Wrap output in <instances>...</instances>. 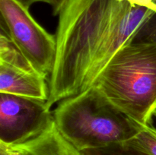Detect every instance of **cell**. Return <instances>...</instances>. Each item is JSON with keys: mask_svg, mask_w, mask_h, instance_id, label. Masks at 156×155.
Segmentation results:
<instances>
[{"mask_svg": "<svg viewBox=\"0 0 156 155\" xmlns=\"http://www.w3.org/2000/svg\"><path fill=\"white\" fill-rule=\"evenodd\" d=\"M156 12L119 0H66L59 11L49 109L94 86L116 53Z\"/></svg>", "mask_w": 156, "mask_h": 155, "instance_id": "cell-1", "label": "cell"}, {"mask_svg": "<svg viewBox=\"0 0 156 155\" xmlns=\"http://www.w3.org/2000/svg\"><path fill=\"white\" fill-rule=\"evenodd\" d=\"M94 87L137 124L152 125L156 105V43L133 41L122 47Z\"/></svg>", "mask_w": 156, "mask_h": 155, "instance_id": "cell-2", "label": "cell"}, {"mask_svg": "<svg viewBox=\"0 0 156 155\" xmlns=\"http://www.w3.org/2000/svg\"><path fill=\"white\" fill-rule=\"evenodd\" d=\"M53 115L62 136L80 151L126 142L140 126L94 86L59 101Z\"/></svg>", "mask_w": 156, "mask_h": 155, "instance_id": "cell-3", "label": "cell"}, {"mask_svg": "<svg viewBox=\"0 0 156 155\" xmlns=\"http://www.w3.org/2000/svg\"><path fill=\"white\" fill-rule=\"evenodd\" d=\"M0 13L2 26H5L10 37L35 69L46 78L50 75L56 59V36L16 0H0Z\"/></svg>", "mask_w": 156, "mask_h": 155, "instance_id": "cell-4", "label": "cell"}, {"mask_svg": "<svg viewBox=\"0 0 156 155\" xmlns=\"http://www.w3.org/2000/svg\"><path fill=\"white\" fill-rule=\"evenodd\" d=\"M53 115L47 101L0 94V143H23L45 130Z\"/></svg>", "mask_w": 156, "mask_h": 155, "instance_id": "cell-5", "label": "cell"}, {"mask_svg": "<svg viewBox=\"0 0 156 155\" xmlns=\"http://www.w3.org/2000/svg\"><path fill=\"white\" fill-rule=\"evenodd\" d=\"M47 78L0 63V94H7L47 101Z\"/></svg>", "mask_w": 156, "mask_h": 155, "instance_id": "cell-6", "label": "cell"}, {"mask_svg": "<svg viewBox=\"0 0 156 155\" xmlns=\"http://www.w3.org/2000/svg\"><path fill=\"white\" fill-rule=\"evenodd\" d=\"M8 147L21 155H83L82 151L78 150L62 136L54 119L37 136L23 143Z\"/></svg>", "mask_w": 156, "mask_h": 155, "instance_id": "cell-7", "label": "cell"}, {"mask_svg": "<svg viewBox=\"0 0 156 155\" xmlns=\"http://www.w3.org/2000/svg\"><path fill=\"white\" fill-rule=\"evenodd\" d=\"M0 63L6 64L27 72L39 73L2 25L0 32Z\"/></svg>", "mask_w": 156, "mask_h": 155, "instance_id": "cell-8", "label": "cell"}, {"mask_svg": "<svg viewBox=\"0 0 156 155\" xmlns=\"http://www.w3.org/2000/svg\"><path fill=\"white\" fill-rule=\"evenodd\" d=\"M124 143H127L148 155H156V129L152 124L140 126L136 135Z\"/></svg>", "mask_w": 156, "mask_h": 155, "instance_id": "cell-9", "label": "cell"}, {"mask_svg": "<svg viewBox=\"0 0 156 155\" xmlns=\"http://www.w3.org/2000/svg\"><path fill=\"white\" fill-rule=\"evenodd\" d=\"M83 155H148L127 143L113 144L108 147L82 151Z\"/></svg>", "mask_w": 156, "mask_h": 155, "instance_id": "cell-10", "label": "cell"}, {"mask_svg": "<svg viewBox=\"0 0 156 155\" xmlns=\"http://www.w3.org/2000/svg\"><path fill=\"white\" fill-rule=\"evenodd\" d=\"M134 41L156 43V13L140 30Z\"/></svg>", "mask_w": 156, "mask_h": 155, "instance_id": "cell-11", "label": "cell"}, {"mask_svg": "<svg viewBox=\"0 0 156 155\" xmlns=\"http://www.w3.org/2000/svg\"><path fill=\"white\" fill-rule=\"evenodd\" d=\"M119 1L128 2L133 5L148 8L156 12V0H119Z\"/></svg>", "mask_w": 156, "mask_h": 155, "instance_id": "cell-12", "label": "cell"}, {"mask_svg": "<svg viewBox=\"0 0 156 155\" xmlns=\"http://www.w3.org/2000/svg\"><path fill=\"white\" fill-rule=\"evenodd\" d=\"M16 1L27 9H30V7L32 5L37 2H44L51 5V0H16Z\"/></svg>", "mask_w": 156, "mask_h": 155, "instance_id": "cell-13", "label": "cell"}, {"mask_svg": "<svg viewBox=\"0 0 156 155\" xmlns=\"http://www.w3.org/2000/svg\"><path fill=\"white\" fill-rule=\"evenodd\" d=\"M66 0H51V7L53 9V15H58L59 11L62 9Z\"/></svg>", "mask_w": 156, "mask_h": 155, "instance_id": "cell-14", "label": "cell"}, {"mask_svg": "<svg viewBox=\"0 0 156 155\" xmlns=\"http://www.w3.org/2000/svg\"><path fill=\"white\" fill-rule=\"evenodd\" d=\"M153 115L154 116L156 117V105L155 106V108H154V110H153Z\"/></svg>", "mask_w": 156, "mask_h": 155, "instance_id": "cell-15", "label": "cell"}]
</instances>
